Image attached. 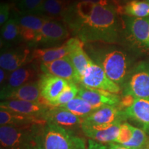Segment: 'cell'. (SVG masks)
I'll return each instance as SVG.
<instances>
[{"label": "cell", "mask_w": 149, "mask_h": 149, "mask_svg": "<svg viewBox=\"0 0 149 149\" xmlns=\"http://www.w3.org/2000/svg\"><path fill=\"white\" fill-rule=\"evenodd\" d=\"M116 7L95 4L92 11L84 17H78L70 8L65 13L64 21L84 43L104 42L112 44L118 37Z\"/></svg>", "instance_id": "6da1fadb"}, {"label": "cell", "mask_w": 149, "mask_h": 149, "mask_svg": "<svg viewBox=\"0 0 149 149\" xmlns=\"http://www.w3.org/2000/svg\"><path fill=\"white\" fill-rule=\"evenodd\" d=\"M87 52L110 79L119 86L123 85L130 72L129 58L124 51L113 46L89 45Z\"/></svg>", "instance_id": "7a4b0ae2"}, {"label": "cell", "mask_w": 149, "mask_h": 149, "mask_svg": "<svg viewBox=\"0 0 149 149\" xmlns=\"http://www.w3.org/2000/svg\"><path fill=\"white\" fill-rule=\"evenodd\" d=\"M46 124L24 126H1L0 142L1 147L4 149H44Z\"/></svg>", "instance_id": "3957f363"}, {"label": "cell", "mask_w": 149, "mask_h": 149, "mask_svg": "<svg viewBox=\"0 0 149 149\" xmlns=\"http://www.w3.org/2000/svg\"><path fill=\"white\" fill-rule=\"evenodd\" d=\"M44 149H87L84 139L72 130L47 123L44 128Z\"/></svg>", "instance_id": "277c9868"}, {"label": "cell", "mask_w": 149, "mask_h": 149, "mask_svg": "<svg viewBox=\"0 0 149 149\" xmlns=\"http://www.w3.org/2000/svg\"><path fill=\"white\" fill-rule=\"evenodd\" d=\"M124 95L135 99L149 97V62L140 61L130 70L122 85Z\"/></svg>", "instance_id": "5b68a950"}, {"label": "cell", "mask_w": 149, "mask_h": 149, "mask_svg": "<svg viewBox=\"0 0 149 149\" xmlns=\"http://www.w3.org/2000/svg\"><path fill=\"white\" fill-rule=\"evenodd\" d=\"M78 84L86 88L106 91L115 94L120 93L121 90L120 86L110 79L104 70L92 59L80 77Z\"/></svg>", "instance_id": "8992f818"}, {"label": "cell", "mask_w": 149, "mask_h": 149, "mask_svg": "<svg viewBox=\"0 0 149 149\" xmlns=\"http://www.w3.org/2000/svg\"><path fill=\"white\" fill-rule=\"evenodd\" d=\"M19 28L22 40L32 46L44 24L49 17L35 13H18L14 14Z\"/></svg>", "instance_id": "52a82bcc"}, {"label": "cell", "mask_w": 149, "mask_h": 149, "mask_svg": "<svg viewBox=\"0 0 149 149\" xmlns=\"http://www.w3.org/2000/svg\"><path fill=\"white\" fill-rule=\"evenodd\" d=\"M69 35L68 29L61 22L47 20L32 46H53L64 41Z\"/></svg>", "instance_id": "ba28073f"}, {"label": "cell", "mask_w": 149, "mask_h": 149, "mask_svg": "<svg viewBox=\"0 0 149 149\" xmlns=\"http://www.w3.org/2000/svg\"><path fill=\"white\" fill-rule=\"evenodd\" d=\"M122 121L104 125H84L82 124L81 130L86 137L100 144L115 143L120 132Z\"/></svg>", "instance_id": "9c48e42d"}, {"label": "cell", "mask_w": 149, "mask_h": 149, "mask_svg": "<svg viewBox=\"0 0 149 149\" xmlns=\"http://www.w3.org/2000/svg\"><path fill=\"white\" fill-rule=\"evenodd\" d=\"M40 70L44 74L58 77L69 82L78 84V76L69 57L67 55L51 62L41 63Z\"/></svg>", "instance_id": "30bf717a"}, {"label": "cell", "mask_w": 149, "mask_h": 149, "mask_svg": "<svg viewBox=\"0 0 149 149\" xmlns=\"http://www.w3.org/2000/svg\"><path fill=\"white\" fill-rule=\"evenodd\" d=\"M77 95L90 104L95 109L104 106L118 107L121 100L120 97L115 93L97 89L86 88L83 86L79 87Z\"/></svg>", "instance_id": "8fae6325"}, {"label": "cell", "mask_w": 149, "mask_h": 149, "mask_svg": "<svg viewBox=\"0 0 149 149\" xmlns=\"http://www.w3.org/2000/svg\"><path fill=\"white\" fill-rule=\"evenodd\" d=\"M68 83L69 81L62 78L51 74H41L38 81L41 96L51 106L59 97Z\"/></svg>", "instance_id": "7c38bea8"}, {"label": "cell", "mask_w": 149, "mask_h": 149, "mask_svg": "<svg viewBox=\"0 0 149 149\" xmlns=\"http://www.w3.org/2000/svg\"><path fill=\"white\" fill-rule=\"evenodd\" d=\"M44 119L47 123L72 130L77 128H81L84 121L83 118L74 115L64 108L56 107H50Z\"/></svg>", "instance_id": "4fadbf2b"}, {"label": "cell", "mask_w": 149, "mask_h": 149, "mask_svg": "<svg viewBox=\"0 0 149 149\" xmlns=\"http://www.w3.org/2000/svg\"><path fill=\"white\" fill-rule=\"evenodd\" d=\"M32 61V53L29 48L18 47L1 52L0 56L1 68L13 72Z\"/></svg>", "instance_id": "5bb4252c"}, {"label": "cell", "mask_w": 149, "mask_h": 149, "mask_svg": "<svg viewBox=\"0 0 149 149\" xmlns=\"http://www.w3.org/2000/svg\"><path fill=\"white\" fill-rule=\"evenodd\" d=\"M50 107L51 106L42 102H27L23 100H3L0 104L1 109L42 119H44V115Z\"/></svg>", "instance_id": "9a60e30c"}, {"label": "cell", "mask_w": 149, "mask_h": 149, "mask_svg": "<svg viewBox=\"0 0 149 149\" xmlns=\"http://www.w3.org/2000/svg\"><path fill=\"white\" fill-rule=\"evenodd\" d=\"M37 77V69L33 65L24 66L11 72L6 81L1 87V98L7 93L28 83Z\"/></svg>", "instance_id": "2e32d148"}, {"label": "cell", "mask_w": 149, "mask_h": 149, "mask_svg": "<svg viewBox=\"0 0 149 149\" xmlns=\"http://www.w3.org/2000/svg\"><path fill=\"white\" fill-rule=\"evenodd\" d=\"M66 44L69 48V53L68 56L77 72L79 83L80 77L88 66L91 59L84 49V43L79 38L72 37L67 41Z\"/></svg>", "instance_id": "e0dca14e"}, {"label": "cell", "mask_w": 149, "mask_h": 149, "mask_svg": "<svg viewBox=\"0 0 149 149\" xmlns=\"http://www.w3.org/2000/svg\"><path fill=\"white\" fill-rule=\"evenodd\" d=\"M126 119L124 111H121L118 107L104 106L95 111L92 114L84 119V125H104L109 124Z\"/></svg>", "instance_id": "ac0fdd59"}, {"label": "cell", "mask_w": 149, "mask_h": 149, "mask_svg": "<svg viewBox=\"0 0 149 149\" xmlns=\"http://www.w3.org/2000/svg\"><path fill=\"white\" fill-rule=\"evenodd\" d=\"M123 111L126 118L139 123L144 131L149 133V97L135 99L133 104Z\"/></svg>", "instance_id": "d6986e66"}, {"label": "cell", "mask_w": 149, "mask_h": 149, "mask_svg": "<svg viewBox=\"0 0 149 149\" xmlns=\"http://www.w3.org/2000/svg\"><path fill=\"white\" fill-rule=\"evenodd\" d=\"M3 100H23L27 102H42L46 104V102L41 96L40 89L38 82L28 83L19 88L11 91L6 95L1 98ZM48 105V104H47Z\"/></svg>", "instance_id": "ffe728a7"}, {"label": "cell", "mask_w": 149, "mask_h": 149, "mask_svg": "<svg viewBox=\"0 0 149 149\" xmlns=\"http://www.w3.org/2000/svg\"><path fill=\"white\" fill-rule=\"evenodd\" d=\"M47 122L40 117L21 114L8 110L0 109V125L24 126L33 124H46Z\"/></svg>", "instance_id": "44dd1931"}, {"label": "cell", "mask_w": 149, "mask_h": 149, "mask_svg": "<svg viewBox=\"0 0 149 149\" xmlns=\"http://www.w3.org/2000/svg\"><path fill=\"white\" fill-rule=\"evenodd\" d=\"M126 26L130 36L136 42L149 48V17L128 18Z\"/></svg>", "instance_id": "7402d4cb"}, {"label": "cell", "mask_w": 149, "mask_h": 149, "mask_svg": "<svg viewBox=\"0 0 149 149\" xmlns=\"http://www.w3.org/2000/svg\"><path fill=\"white\" fill-rule=\"evenodd\" d=\"M69 53V48L66 42L60 46L53 48H35L32 52V60L41 63L51 62L62 57H66Z\"/></svg>", "instance_id": "603a6c76"}, {"label": "cell", "mask_w": 149, "mask_h": 149, "mask_svg": "<svg viewBox=\"0 0 149 149\" xmlns=\"http://www.w3.org/2000/svg\"><path fill=\"white\" fill-rule=\"evenodd\" d=\"M19 28L14 15L9 19L1 29V44L9 48L22 42Z\"/></svg>", "instance_id": "cb8c5ba5"}, {"label": "cell", "mask_w": 149, "mask_h": 149, "mask_svg": "<svg viewBox=\"0 0 149 149\" xmlns=\"http://www.w3.org/2000/svg\"><path fill=\"white\" fill-rule=\"evenodd\" d=\"M117 13L125 14L135 18L149 17V3L148 1L133 0L123 6L116 8Z\"/></svg>", "instance_id": "d4e9b609"}, {"label": "cell", "mask_w": 149, "mask_h": 149, "mask_svg": "<svg viewBox=\"0 0 149 149\" xmlns=\"http://www.w3.org/2000/svg\"><path fill=\"white\" fill-rule=\"evenodd\" d=\"M68 110L74 115L84 119L96 111L97 109L92 107L90 104L86 102L84 100L77 95L71 101H70L66 105L61 107Z\"/></svg>", "instance_id": "484cf974"}, {"label": "cell", "mask_w": 149, "mask_h": 149, "mask_svg": "<svg viewBox=\"0 0 149 149\" xmlns=\"http://www.w3.org/2000/svg\"><path fill=\"white\" fill-rule=\"evenodd\" d=\"M67 9L61 0H44L37 14L47 17H64Z\"/></svg>", "instance_id": "4316f807"}, {"label": "cell", "mask_w": 149, "mask_h": 149, "mask_svg": "<svg viewBox=\"0 0 149 149\" xmlns=\"http://www.w3.org/2000/svg\"><path fill=\"white\" fill-rule=\"evenodd\" d=\"M78 92L79 87L77 86V84L69 82L59 97L51 104V107H61L66 105L77 95Z\"/></svg>", "instance_id": "83f0119b"}, {"label": "cell", "mask_w": 149, "mask_h": 149, "mask_svg": "<svg viewBox=\"0 0 149 149\" xmlns=\"http://www.w3.org/2000/svg\"><path fill=\"white\" fill-rule=\"evenodd\" d=\"M149 144V141L144 130L133 126V135L132 139L122 146L129 149H138Z\"/></svg>", "instance_id": "f1b7e54d"}, {"label": "cell", "mask_w": 149, "mask_h": 149, "mask_svg": "<svg viewBox=\"0 0 149 149\" xmlns=\"http://www.w3.org/2000/svg\"><path fill=\"white\" fill-rule=\"evenodd\" d=\"M44 0H18L17 7L20 13L37 14Z\"/></svg>", "instance_id": "f546056e"}, {"label": "cell", "mask_w": 149, "mask_h": 149, "mask_svg": "<svg viewBox=\"0 0 149 149\" xmlns=\"http://www.w3.org/2000/svg\"><path fill=\"white\" fill-rule=\"evenodd\" d=\"M133 135V126L128 123H122L120 126V132L115 143L124 145L132 139Z\"/></svg>", "instance_id": "4dcf8cb0"}, {"label": "cell", "mask_w": 149, "mask_h": 149, "mask_svg": "<svg viewBox=\"0 0 149 149\" xmlns=\"http://www.w3.org/2000/svg\"><path fill=\"white\" fill-rule=\"evenodd\" d=\"M10 6L8 3H2L0 6V25L2 26L9 19Z\"/></svg>", "instance_id": "1f68e13d"}, {"label": "cell", "mask_w": 149, "mask_h": 149, "mask_svg": "<svg viewBox=\"0 0 149 149\" xmlns=\"http://www.w3.org/2000/svg\"><path fill=\"white\" fill-rule=\"evenodd\" d=\"M88 148L87 149H107V146L100 143L97 142V141L89 139L88 141Z\"/></svg>", "instance_id": "d6a6232c"}, {"label": "cell", "mask_w": 149, "mask_h": 149, "mask_svg": "<svg viewBox=\"0 0 149 149\" xmlns=\"http://www.w3.org/2000/svg\"><path fill=\"white\" fill-rule=\"evenodd\" d=\"M8 76L9 75L8 74V71L3 70V68L0 69V83H1V86L2 85V84H3L6 81Z\"/></svg>", "instance_id": "836d02e7"}, {"label": "cell", "mask_w": 149, "mask_h": 149, "mask_svg": "<svg viewBox=\"0 0 149 149\" xmlns=\"http://www.w3.org/2000/svg\"><path fill=\"white\" fill-rule=\"evenodd\" d=\"M80 1H89L95 4H100L102 6H107L109 4V0H79Z\"/></svg>", "instance_id": "e575fe53"}, {"label": "cell", "mask_w": 149, "mask_h": 149, "mask_svg": "<svg viewBox=\"0 0 149 149\" xmlns=\"http://www.w3.org/2000/svg\"><path fill=\"white\" fill-rule=\"evenodd\" d=\"M133 1V0H113V2L115 3V4L116 5V8H118V7H121L124 6L126 3L130 2V1Z\"/></svg>", "instance_id": "d590c367"}, {"label": "cell", "mask_w": 149, "mask_h": 149, "mask_svg": "<svg viewBox=\"0 0 149 149\" xmlns=\"http://www.w3.org/2000/svg\"><path fill=\"white\" fill-rule=\"evenodd\" d=\"M108 149H129L126 147L122 146V145L119 144H115V143H111L109 144Z\"/></svg>", "instance_id": "8d00e7d4"}, {"label": "cell", "mask_w": 149, "mask_h": 149, "mask_svg": "<svg viewBox=\"0 0 149 149\" xmlns=\"http://www.w3.org/2000/svg\"><path fill=\"white\" fill-rule=\"evenodd\" d=\"M138 149H149V144H148L146 146L142 147V148H138Z\"/></svg>", "instance_id": "74e56055"}, {"label": "cell", "mask_w": 149, "mask_h": 149, "mask_svg": "<svg viewBox=\"0 0 149 149\" xmlns=\"http://www.w3.org/2000/svg\"><path fill=\"white\" fill-rule=\"evenodd\" d=\"M12 1H18V0H12Z\"/></svg>", "instance_id": "f35d334b"}, {"label": "cell", "mask_w": 149, "mask_h": 149, "mask_svg": "<svg viewBox=\"0 0 149 149\" xmlns=\"http://www.w3.org/2000/svg\"><path fill=\"white\" fill-rule=\"evenodd\" d=\"M146 1H148V2L149 3V0H146Z\"/></svg>", "instance_id": "ab89813d"}, {"label": "cell", "mask_w": 149, "mask_h": 149, "mask_svg": "<svg viewBox=\"0 0 149 149\" xmlns=\"http://www.w3.org/2000/svg\"><path fill=\"white\" fill-rule=\"evenodd\" d=\"M1 149H4L3 148H2V147H1Z\"/></svg>", "instance_id": "60d3db41"}, {"label": "cell", "mask_w": 149, "mask_h": 149, "mask_svg": "<svg viewBox=\"0 0 149 149\" xmlns=\"http://www.w3.org/2000/svg\"><path fill=\"white\" fill-rule=\"evenodd\" d=\"M109 1H113V0H109Z\"/></svg>", "instance_id": "b9f144b4"}]
</instances>
